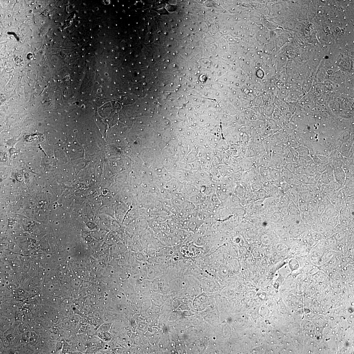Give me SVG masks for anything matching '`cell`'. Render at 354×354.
I'll return each instance as SVG.
<instances>
[{"instance_id":"obj_1","label":"cell","mask_w":354,"mask_h":354,"mask_svg":"<svg viewBox=\"0 0 354 354\" xmlns=\"http://www.w3.org/2000/svg\"><path fill=\"white\" fill-rule=\"evenodd\" d=\"M339 215V213L336 211L335 207L331 203L326 206V209L321 217L326 218L333 217Z\"/></svg>"},{"instance_id":"obj_2","label":"cell","mask_w":354,"mask_h":354,"mask_svg":"<svg viewBox=\"0 0 354 354\" xmlns=\"http://www.w3.org/2000/svg\"><path fill=\"white\" fill-rule=\"evenodd\" d=\"M289 211L293 216H300V209L293 203L290 204Z\"/></svg>"},{"instance_id":"obj_3","label":"cell","mask_w":354,"mask_h":354,"mask_svg":"<svg viewBox=\"0 0 354 354\" xmlns=\"http://www.w3.org/2000/svg\"><path fill=\"white\" fill-rule=\"evenodd\" d=\"M290 267L291 269H292L293 270H295L297 269H298L299 267V263L297 260L295 259H293L291 260L289 263Z\"/></svg>"}]
</instances>
